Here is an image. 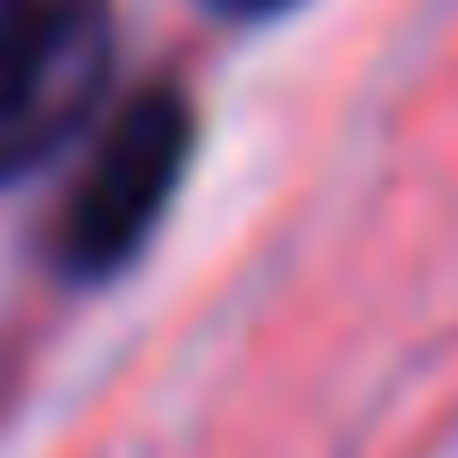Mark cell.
Instances as JSON below:
<instances>
[{"label": "cell", "mask_w": 458, "mask_h": 458, "mask_svg": "<svg viewBox=\"0 0 458 458\" xmlns=\"http://www.w3.org/2000/svg\"><path fill=\"white\" fill-rule=\"evenodd\" d=\"M187 153H196V119H187L179 85H145L136 102H119L102 136L85 145V170L68 179L60 213H51V263L68 280L128 272L136 246L162 229L170 196H179Z\"/></svg>", "instance_id": "obj_1"}, {"label": "cell", "mask_w": 458, "mask_h": 458, "mask_svg": "<svg viewBox=\"0 0 458 458\" xmlns=\"http://www.w3.org/2000/svg\"><path fill=\"white\" fill-rule=\"evenodd\" d=\"M111 0H0V179H26L85 136L111 85Z\"/></svg>", "instance_id": "obj_2"}, {"label": "cell", "mask_w": 458, "mask_h": 458, "mask_svg": "<svg viewBox=\"0 0 458 458\" xmlns=\"http://www.w3.org/2000/svg\"><path fill=\"white\" fill-rule=\"evenodd\" d=\"M213 9H238V17H272V9H289V0H213Z\"/></svg>", "instance_id": "obj_3"}]
</instances>
